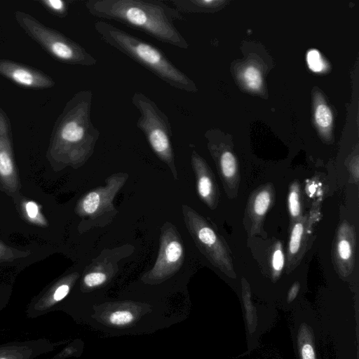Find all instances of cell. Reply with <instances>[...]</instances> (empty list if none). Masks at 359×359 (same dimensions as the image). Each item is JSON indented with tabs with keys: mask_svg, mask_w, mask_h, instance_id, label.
Listing matches in <instances>:
<instances>
[{
	"mask_svg": "<svg viewBox=\"0 0 359 359\" xmlns=\"http://www.w3.org/2000/svg\"><path fill=\"white\" fill-rule=\"evenodd\" d=\"M86 7L95 17L120 22L181 49L189 47L174 25L183 19L182 14L163 1L89 0Z\"/></svg>",
	"mask_w": 359,
	"mask_h": 359,
	"instance_id": "1",
	"label": "cell"
},
{
	"mask_svg": "<svg viewBox=\"0 0 359 359\" xmlns=\"http://www.w3.org/2000/svg\"><path fill=\"white\" fill-rule=\"evenodd\" d=\"M92 102L90 90L77 92L66 103L53 128V149L73 165L80 166L91 157L100 135L91 121Z\"/></svg>",
	"mask_w": 359,
	"mask_h": 359,
	"instance_id": "2",
	"label": "cell"
},
{
	"mask_svg": "<svg viewBox=\"0 0 359 359\" xmlns=\"http://www.w3.org/2000/svg\"><path fill=\"white\" fill-rule=\"evenodd\" d=\"M94 28L104 42L133 59L170 86L187 92L197 90L194 81L156 46L109 22L96 21Z\"/></svg>",
	"mask_w": 359,
	"mask_h": 359,
	"instance_id": "3",
	"label": "cell"
},
{
	"mask_svg": "<svg viewBox=\"0 0 359 359\" xmlns=\"http://www.w3.org/2000/svg\"><path fill=\"white\" fill-rule=\"evenodd\" d=\"M132 103L140 112L137 126L144 133L155 155L169 168L173 177L178 180L168 117L155 102L142 93L135 92Z\"/></svg>",
	"mask_w": 359,
	"mask_h": 359,
	"instance_id": "4",
	"label": "cell"
},
{
	"mask_svg": "<svg viewBox=\"0 0 359 359\" xmlns=\"http://www.w3.org/2000/svg\"><path fill=\"white\" fill-rule=\"evenodd\" d=\"M14 17L24 32L57 60L73 65L92 67L97 60L83 46L62 33L46 27L31 15L17 11Z\"/></svg>",
	"mask_w": 359,
	"mask_h": 359,
	"instance_id": "5",
	"label": "cell"
},
{
	"mask_svg": "<svg viewBox=\"0 0 359 359\" xmlns=\"http://www.w3.org/2000/svg\"><path fill=\"white\" fill-rule=\"evenodd\" d=\"M128 178V175L124 172L109 176L105 180L104 186L92 189L81 198L77 207L78 213L88 218L94 226H104L110 222L117 212L113 201Z\"/></svg>",
	"mask_w": 359,
	"mask_h": 359,
	"instance_id": "6",
	"label": "cell"
},
{
	"mask_svg": "<svg viewBox=\"0 0 359 359\" xmlns=\"http://www.w3.org/2000/svg\"><path fill=\"white\" fill-rule=\"evenodd\" d=\"M184 260L182 238L176 226L169 222L161 229L158 257L154 266L142 279L148 283H161L177 273Z\"/></svg>",
	"mask_w": 359,
	"mask_h": 359,
	"instance_id": "7",
	"label": "cell"
},
{
	"mask_svg": "<svg viewBox=\"0 0 359 359\" xmlns=\"http://www.w3.org/2000/svg\"><path fill=\"white\" fill-rule=\"evenodd\" d=\"M0 75L27 88L46 89L55 86L53 79L41 71L7 59L0 60Z\"/></svg>",
	"mask_w": 359,
	"mask_h": 359,
	"instance_id": "8",
	"label": "cell"
},
{
	"mask_svg": "<svg viewBox=\"0 0 359 359\" xmlns=\"http://www.w3.org/2000/svg\"><path fill=\"white\" fill-rule=\"evenodd\" d=\"M89 271L85 274L83 282L88 288H93L103 285L117 269L115 262L109 256L100 255L99 258L90 264Z\"/></svg>",
	"mask_w": 359,
	"mask_h": 359,
	"instance_id": "9",
	"label": "cell"
},
{
	"mask_svg": "<svg viewBox=\"0 0 359 359\" xmlns=\"http://www.w3.org/2000/svg\"><path fill=\"white\" fill-rule=\"evenodd\" d=\"M11 126L5 112L0 108V175L13 174L14 165L11 151Z\"/></svg>",
	"mask_w": 359,
	"mask_h": 359,
	"instance_id": "10",
	"label": "cell"
},
{
	"mask_svg": "<svg viewBox=\"0 0 359 359\" xmlns=\"http://www.w3.org/2000/svg\"><path fill=\"white\" fill-rule=\"evenodd\" d=\"M191 165L196 175L198 194L201 199L210 203L213 194V184L206 172L203 161L195 151L191 154Z\"/></svg>",
	"mask_w": 359,
	"mask_h": 359,
	"instance_id": "11",
	"label": "cell"
},
{
	"mask_svg": "<svg viewBox=\"0 0 359 359\" xmlns=\"http://www.w3.org/2000/svg\"><path fill=\"white\" fill-rule=\"evenodd\" d=\"M297 342L300 359H316L313 331L304 322L298 327Z\"/></svg>",
	"mask_w": 359,
	"mask_h": 359,
	"instance_id": "12",
	"label": "cell"
},
{
	"mask_svg": "<svg viewBox=\"0 0 359 359\" xmlns=\"http://www.w3.org/2000/svg\"><path fill=\"white\" fill-rule=\"evenodd\" d=\"M169 2L181 14L212 9L222 3L212 0H171Z\"/></svg>",
	"mask_w": 359,
	"mask_h": 359,
	"instance_id": "13",
	"label": "cell"
},
{
	"mask_svg": "<svg viewBox=\"0 0 359 359\" xmlns=\"http://www.w3.org/2000/svg\"><path fill=\"white\" fill-rule=\"evenodd\" d=\"M241 78L246 87L251 90H258L262 85V78L259 70L254 66L244 69Z\"/></svg>",
	"mask_w": 359,
	"mask_h": 359,
	"instance_id": "14",
	"label": "cell"
},
{
	"mask_svg": "<svg viewBox=\"0 0 359 359\" xmlns=\"http://www.w3.org/2000/svg\"><path fill=\"white\" fill-rule=\"evenodd\" d=\"M315 121L322 130H328L332 123V114L330 108L324 103L318 104L315 109Z\"/></svg>",
	"mask_w": 359,
	"mask_h": 359,
	"instance_id": "15",
	"label": "cell"
},
{
	"mask_svg": "<svg viewBox=\"0 0 359 359\" xmlns=\"http://www.w3.org/2000/svg\"><path fill=\"white\" fill-rule=\"evenodd\" d=\"M41 3L51 13L60 18L65 17L68 13L67 2L62 0H43Z\"/></svg>",
	"mask_w": 359,
	"mask_h": 359,
	"instance_id": "16",
	"label": "cell"
},
{
	"mask_svg": "<svg viewBox=\"0 0 359 359\" xmlns=\"http://www.w3.org/2000/svg\"><path fill=\"white\" fill-rule=\"evenodd\" d=\"M220 165L225 177H232L236 170V159L233 155L229 151L224 152L220 158Z\"/></svg>",
	"mask_w": 359,
	"mask_h": 359,
	"instance_id": "17",
	"label": "cell"
},
{
	"mask_svg": "<svg viewBox=\"0 0 359 359\" xmlns=\"http://www.w3.org/2000/svg\"><path fill=\"white\" fill-rule=\"evenodd\" d=\"M134 316L129 311H116L111 313L109 321L114 325H128L133 320Z\"/></svg>",
	"mask_w": 359,
	"mask_h": 359,
	"instance_id": "18",
	"label": "cell"
},
{
	"mask_svg": "<svg viewBox=\"0 0 359 359\" xmlns=\"http://www.w3.org/2000/svg\"><path fill=\"white\" fill-rule=\"evenodd\" d=\"M307 64L310 69L315 72H321L325 67L320 53L316 50H310L307 53Z\"/></svg>",
	"mask_w": 359,
	"mask_h": 359,
	"instance_id": "19",
	"label": "cell"
},
{
	"mask_svg": "<svg viewBox=\"0 0 359 359\" xmlns=\"http://www.w3.org/2000/svg\"><path fill=\"white\" fill-rule=\"evenodd\" d=\"M270 204V195L268 191H263L256 197L254 203V210L256 214L263 215L265 214Z\"/></svg>",
	"mask_w": 359,
	"mask_h": 359,
	"instance_id": "20",
	"label": "cell"
},
{
	"mask_svg": "<svg viewBox=\"0 0 359 359\" xmlns=\"http://www.w3.org/2000/svg\"><path fill=\"white\" fill-rule=\"evenodd\" d=\"M303 233V226L301 223H297L293 228L290 241V251L291 253H296L300 246L302 236Z\"/></svg>",
	"mask_w": 359,
	"mask_h": 359,
	"instance_id": "21",
	"label": "cell"
},
{
	"mask_svg": "<svg viewBox=\"0 0 359 359\" xmlns=\"http://www.w3.org/2000/svg\"><path fill=\"white\" fill-rule=\"evenodd\" d=\"M288 204L290 214L293 217L298 216L300 212V205L298 194L295 191H291L288 198Z\"/></svg>",
	"mask_w": 359,
	"mask_h": 359,
	"instance_id": "22",
	"label": "cell"
},
{
	"mask_svg": "<svg viewBox=\"0 0 359 359\" xmlns=\"http://www.w3.org/2000/svg\"><path fill=\"white\" fill-rule=\"evenodd\" d=\"M338 252L340 257L343 259H348L351 257V250L347 241L342 240L339 243Z\"/></svg>",
	"mask_w": 359,
	"mask_h": 359,
	"instance_id": "23",
	"label": "cell"
},
{
	"mask_svg": "<svg viewBox=\"0 0 359 359\" xmlns=\"http://www.w3.org/2000/svg\"><path fill=\"white\" fill-rule=\"evenodd\" d=\"M273 269L278 271H280L284 264V256L280 250H277L274 252L272 261Z\"/></svg>",
	"mask_w": 359,
	"mask_h": 359,
	"instance_id": "24",
	"label": "cell"
},
{
	"mask_svg": "<svg viewBox=\"0 0 359 359\" xmlns=\"http://www.w3.org/2000/svg\"><path fill=\"white\" fill-rule=\"evenodd\" d=\"M69 291V286L67 284L61 285L56 289L53 294V299L55 301H60L62 299L65 297H66Z\"/></svg>",
	"mask_w": 359,
	"mask_h": 359,
	"instance_id": "25",
	"label": "cell"
},
{
	"mask_svg": "<svg viewBox=\"0 0 359 359\" xmlns=\"http://www.w3.org/2000/svg\"><path fill=\"white\" fill-rule=\"evenodd\" d=\"M300 289V285L298 282L295 283L288 292L287 297V303H292L297 297Z\"/></svg>",
	"mask_w": 359,
	"mask_h": 359,
	"instance_id": "26",
	"label": "cell"
},
{
	"mask_svg": "<svg viewBox=\"0 0 359 359\" xmlns=\"http://www.w3.org/2000/svg\"><path fill=\"white\" fill-rule=\"evenodd\" d=\"M26 211H27L28 216L30 218L34 219L38 215L39 208H38L37 205L34 202L29 201L26 204Z\"/></svg>",
	"mask_w": 359,
	"mask_h": 359,
	"instance_id": "27",
	"label": "cell"
},
{
	"mask_svg": "<svg viewBox=\"0 0 359 359\" xmlns=\"http://www.w3.org/2000/svg\"><path fill=\"white\" fill-rule=\"evenodd\" d=\"M0 359H6V358H0Z\"/></svg>",
	"mask_w": 359,
	"mask_h": 359,
	"instance_id": "28",
	"label": "cell"
}]
</instances>
